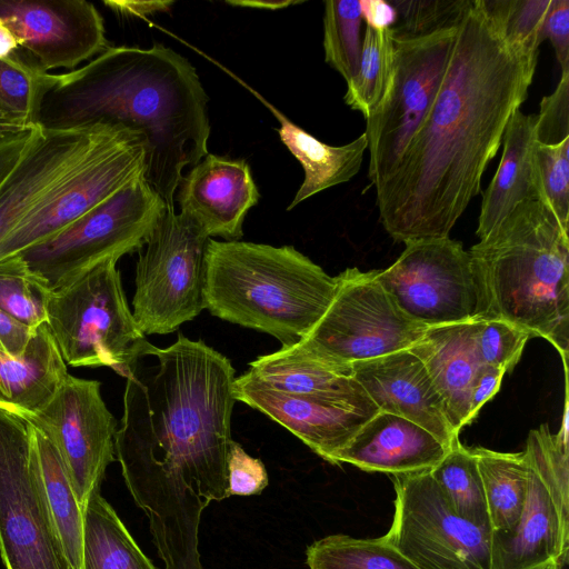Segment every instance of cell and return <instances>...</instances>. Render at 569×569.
Masks as SVG:
<instances>
[{"label":"cell","mask_w":569,"mask_h":569,"mask_svg":"<svg viewBox=\"0 0 569 569\" xmlns=\"http://www.w3.org/2000/svg\"><path fill=\"white\" fill-rule=\"evenodd\" d=\"M478 320H503L550 342L568 370L569 234L539 200L520 203L469 251Z\"/></svg>","instance_id":"277c9868"},{"label":"cell","mask_w":569,"mask_h":569,"mask_svg":"<svg viewBox=\"0 0 569 569\" xmlns=\"http://www.w3.org/2000/svg\"><path fill=\"white\" fill-rule=\"evenodd\" d=\"M54 79L56 73L37 69L19 50L0 60V119L37 126L42 100Z\"/></svg>","instance_id":"836d02e7"},{"label":"cell","mask_w":569,"mask_h":569,"mask_svg":"<svg viewBox=\"0 0 569 569\" xmlns=\"http://www.w3.org/2000/svg\"><path fill=\"white\" fill-rule=\"evenodd\" d=\"M536 67L503 41L483 1L472 0L428 114L376 189L379 218L391 238L407 243L449 237L479 193Z\"/></svg>","instance_id":"6da1fadb"},{"label":"cell","mask_w":569,"mask_h":569,"mask_svg":"<svg viewBox=\"0 0 569 569\" xmlns=\"http://www.w3.org/2000/svg\"><path fill=\"white\" fill-rule=\"evenodd\" d=\"M28 421L54 445L84 509L116 459L117 421L102 399L101 383L68 373L48 405Z\"/></svg>","instance_id":"2e32d148"},{"label":"cell","mask_w":569,"mask_h":569,"mask_svg":"<svg viewBox=\"0 0 569 569\" xmlns=\"http://www.w3.org/2000/svg\"><path fill=\"white\" fill-rule=\"evenodd\" d=\"M176 196L179 213L226 241L241 239L244 218L260 198L246 160L211 153L182 176Z\"/></svg>","instance_id":"d6986e66"},{"label":"cell","mask_w":569,"mask_h":569,"mask_svg":"<svg viewBox=\"0 0 569 569\" xmlns=\"http://www.w3.org/2000/svg\"><path fill=\"white\" fill-rule=\"evenodd\" d=\"M569 138V71L549 96L542 98L537 114L536 139L541 144H556Z\"/></svg>","instance_id":"60d3db41"},{"label":"cell","mask_w":569,"mask_h":569,"mask_svg":"<svg viewBox=\"0 0 569 569\" xmlns=\"http://www.w3.org/2000/svg\"><path fill=\"white\" fill-rule=\"evenodd\" d=\"M352 376L379 411L406 418L446 446L458 441L423 362L409 349L351 365Z\"/></svg>","instance_id":"ffe728a7"},{"label":"cell","mask_w":569,"mask_h":569,"mask_svg":"<svg viewBox=\"0 0 569 569\" xmlns=\"http://www.w3.org/2000/svg\"><path fill=\"white\" fill-rule=\"evenodd\" d=\"M0 19L43 72L74 70L110 47L102 16L87 0H0Z\"/></svg>","instance_id":"e0dca14e"},{"label":"cell","mask_w":569,"mask_h":569,"mask_svg":"<svg viewBox=\"0 0 569 569\" xmlns=\"http://www.w3.org/2000/svg\"><path fill=\"white\" fill-rule=\"evenodd\" d=\"M528 490L520 519L507 535L492 533V569L565 566L569 551L568 401L561 428L530 430L523 450Z\"/></svg>","instance_id":"9c48e42d"},{"label":"cell","mask_w":569,"mask_h":569,"mask_svg":"<svg viewBox=\"0 0 569 569\" xmlns=\"http://www.w3.org/2000/svg\"><path fill=\"white\" fill-rule=\"evenodd\" d=\"M67 375V365L44 323L23 355L11 356L0 347V409L26 420L34 418Z\"/></svg>","instance_id":"484cf974"},{"label":"cell","mask_w":569,"mask_h":569,"mask_svg":"<svg viewBox=\"0 0 569 569\" xmlns=\"http://www.w3.org/2000/svg\"><path fill=\"white\" fill-rule=\"evenodd\" d=\"M81 569H156L100 491L83 511Z\"/></svg>","instance_id":"f1b7e54d"},{"label":"cell","mask_w":569,"mask_h":569,"mask_svg":"<svg viewBox=\"0 0 569 569\" xmlns=\"http://www.w3.org/2000/svg\"><path fill=\"white\" fill-rule=\"evenodd\" d=\"M30 430L57 537L71 568L81 569L84 509L50 438L31 422Z\"/></svg>","instance_id":"83f0119b"},{"label":"cell","mask_w":569,"mask_h":569,"mask_svg":"<svg viewBox=\"0 0 569 569\" xmlns=\"http://www.w3.org/2000/svg\"><path fill=\"white\" fill-rule=\"evenodd\" d=\"M248 371L288 395L368 417L379 412L352 376L351 366L322 360L298 345L258 357L249 363Z\"/></svg>","instance_id":"7402d4cb"},{"label":"cell","mask_w":569,"mask_h":569,"mask_svg":"<svg viewBox=\"0 0 569 569\" xmlns=\"http://www.w3.org/2000/svg\"><path fill=\"white\" fill-rule=\"evenodd\" d=\"M337 280L293 246L209 238L202 299L212 316L279 340L301 341L329 307Z\"/></svg>","instance_id":"5b68a950"},{"label":"cell","mask_w":569,"mask_h":569,"mask_svg":"<svg viewBox=\"0 0 569 569\" xmlns=\"http://www.w3.org/2000/svg\"><path fill=\"white\" fill-rule=\"evenodd\" d=\"M549 39L561 72L569 71V0H551L543 23V40Z\"/></svg>","instance_id":"7bdbcfd3"},{"label":"cell","mask_w":569,"mask_h":569,"mask_svg":"<svg viewBox=\"0 0 569 569\" xmlns=\"http://www.w3.org/2000/svg\"><path fill=\"white\" fill-rule=\"evenodd\" d=\"M238 401L283 426L315 453L336 465V457L371 418L279 391L249 371L234 380Z\"/></svg>","instance_id":"44dd1931"},{"label":"cell","mask_w":569,"mask_h":569,"mask_svg":"<svg viewBox=\"0 0 569 569\" xmlns=\"http://www.w3.org/2000/svg\"><path fill=\"white\" fill-rule=\"evenodd\" d=\"M326 312L297 345L329 362L351 366L410 349L428 329L407 317L381 287L376 270L336 276Z\"/></svg>","instance_id":"8fae6325"},{"label":"cell","mask_w":569,"mask_h":569,"mask_svg":"<svg viewBox=\"0 0 569 569\" xmlns=\"http://www.w3.org/2000/svg\"><path fill=\"white\" fill-rule=\"evenodd\" d=\"M38 124L0 140V184L16 168L37 133Z\"/></svg>","instance_id":"ee69618b"},{"label":"cell","mask_w":569,"mask_h":569,"mask_svg":"<svg viewBox=\"0 0 569 569\" xmlns=\"http://www.w3.org/2000/svg\"><path fill=\"white\" fill-rule=\"evenodd\" d=\"M359 3L366 26L375 29H389L397 21L398 13L389 1L361 0Z\"/></svg>","instance_id":"7dc6e473"},{"label":"cell","mask_w":569,"mask_h":569,"mask_svg":"<svg viewBox=\"0 0 569 569\" xmlns=\"http://www.w3.org/2000/svg\"><path fill=\"white\" fill-rule=\"evenodd\" d=\"M505 373L507 372L503 369L482 366L471 391L469 410L470 423L477 417L482 406L500 389V383Z\"/></svg>","instance_id":"f6af8a7d"},{"label":"cell","mask_w":569,"mask_h":569,"mask_svg":"<svg viewBox=\"0 0 569 569\" xmlns=\"http://www.w3.org/2000/svg\"><path fill=\"white\" fill-rule=\"evenodd\" d=\"M430 475L449 507L461 518L490 527L488 507L476 457L459 440Z\"/></svg>","instance_id":"4dcf8cb0"},{"label":"cell","mask_w":569,"mask_h":569,"mask_svg":"<svg viewBox=\"0 0 569 569\" xmlns=\"http://www.w3.org/2000/svg\"><path fill=\"white\" fill-rule=\"evenodd\" d=\"M482 480L492 533L507 535L517 526L528 490V463L523 451L500 452L470 448Z\"/></svg>","instance_id":"f546056e"},{"label":"cell","mask_w":569,"mask_h":569,"mask_svg":"<svg viewBox=\"0 0 569 569\" xmlns=\"http://www.w3.org/2000/svg\"><path fill=\"white\" fill-rule=\"evenodd\" d=\"M51 292L21 254L0 260V310L13 319L31 329L47 323Z\"/></svg>","instance_id":"e575fe53"},{"label":"cell","mask_w":569,"mask_h":569,"mask_svg":"<svg viewBox=\"0 0 569 569\" xmlns=\"http://www.w3.org/2000/svg\"><path fill=\"white\" fill-rule=\"evenodd\" d=\"M30 128L32 127H28L17 122L0 121V140L9 136L26 131Z\"/></svg>","instance_id":"816d5d0a"},{"label":"cell","mask_w":569,"mask_h":569,"mask_svg":"<svg viewBox=\"0 0 569 569\" xmlns=\"http://www.w3.org/2000/svg\"><path fill=\"white\" fill-rule=\"evenodd\" d=\"M0 556L7 569H72L50 517L30 422L2 409Z\"/></svg>","instance_id":"7c38bea8"},{"label":"cell","mask_w":569,"mask_h":569,"mask_svg":"<svg viewBox=\"0 0 569 569\" xmlns=\"http://www.w3.org/2000/svg\"><path fill=\"white\" fill-rule=\"evenodd\" d=\"M146 141L133 133L80 172L44 208L22 221L0 243V260L61 232L124 184L144 173Z\"/></svg>","instance_id":"ac0fdd59"},{"label":"cell","mask_w":569,"mask_h":569,"mask_svg":"<svg viewBox=\"0 0 569 569\" xmlns=\"http://www.w3.org/2000/svg\"><path fill=\"white\" fill-rule=\"evenodd\" d=\"M164 209L141 174L61 232L18 254L54 290L108 259L141 250Z\"/></svg>","instance_id":"52a82bcc"},{"label":"cell","mask_w":569,"mask_h":569,"mask_svg":"<svg viewBox=\"0 0 569 569\" xmlns=\"http://www.w3.org/2000/svg\"><path fill=\"white\" fill-rule=\"evenodd\" d=\"M37 329L24 326L0 310V347L11 356L26 352Z\"/></svg>","instance_id":"bcb514c9"},{"label":"cell","mask_w":569,"mask_h":569,"mask_svg":"<svg viewBox=\"0 0 569 569\" xmlns=\"http://www.w3.org/2000/svg\"><path fill=\"white\" fill-rule=\"evenodd\" d=\"M537 114L516 110L502 138L499 167L483 192L476 234L481 239L522 202L540 200L535 150Z\"/></svg>","instance_id":"d4e9b609"},{"label":"cell","mask_w":569,"mask_h":569,"mask_svg":"<svg viewBox=\"0 0 569 569\" xmlns=\"http://www.w3.org/2000/svg\"><path fill=\"white\" fill-rule=\"evenodd\" d=\"M393 31L366 26L361 56L355 77L347 83L345 102L365 118L385 96L393 72Z\"/></svg>","instance_id":"d6a6232c"},{"label":"cell","mask_w":569,"mask_h":569,"mask_svg":"<svg viewBox=\"0 0 569 569\" xmlns=\"http://www.w3.org/2000/svg\"><path fill=\"white\" fill-rule=\"evenodd\" d=\"M503 41L520 56L537 62L543 23L551 0H482Z\"/></svg>","instance_id":"d590c367"},{"label":"cell","mask_w":569,"mask_h":569,"mask_svg":"<svg viewBox=\"0 0 569 569\" xmlns=\"http://www.w3.org/2000/svg\"><path fill=\"white\" fill-rule=\"evenodd\" d=\"M361 22L359 0L325 1V60L347 83L355 77L360 62Z\"/></svg>","instance_id":"8d00e7d4"},{"label":"cell","mask_w":569,"mask_h":569,"mask_svg":"<svg viewBox=\"0 0 569 569\" xmlns=\"http://www.w3.org/2000/svg\"><path fill=\"white\" fill-rule=\"evenodd\" d=\"M133 133L138 132L102 124L66 130L38 126L33 142L0 184V243Z\"/></svg>","instance_id":"9a60e30c"},{"label":"cell","mask_w":569,"mask_h":569,"mask_svg":"<svg viewBox=\"0 0 569 569\" xmlns=\"http://www.w3.org/2000/svg\"><path fill=\"white\" fill-rule=\"evenodd\" d=\"M450 448L417 423L379 411L338 453L336 465L390 476L416 473L431 470Z\"/></svg>","instance_id":"603a6c76"},{"label":"cell","mask_w":569,"mask_h":569,"mask_svg":"<svg viewBox=\"0 0 569 569\" xmlns=\"http://www.w3.org/2000/svg\"><path fill=\"white\" fill-rule=\"evenodd\" d=\"M47 325L66 365L106 366L124 378L151 345L129 308L113 259L52 290Z\"/></svg>","instance_id":"8992f818"},{"label":"cell","mask_w":569,"mask_h":569,"mask_svg":"<svg viewBox=\"0 0 569 569\" xmlns=\"http://www.w3.org/2000/svg\"><path fill=\"white\" fill-rule=\"evenodd\" d=\"M395 515L382 539L419 569H492V530L459 517L430 470L391 476Z\"/></svg>","instance_id":"4fadbf2b"},{"label":"cell","mask_w":569,"mask_h":569,"mask_svg":"<svg viewBox=\"0 0 569 569\" xmlns=\"http://www.w3.org/2000/svg\"><path fill=\"white\" fill-rule=\"evenodd\" d=\"M114 12L122 16L144 17L157 12L169 11L173 1H128V0H110L104 1Z\"/></svg>","instance_id":"c3c4849f"},{"label":"cell","mask_w":569,"mask_h":569,"mask_svg":"<svg viewBox=\"0 0 569 569\" xmlns=\"http://www.w3.org/2000/svg\"><path fill=\"white\" fill-rule=\"evenodd\" d=\"M472 0H391L402 23L396 30L421 36L458 26Z\"/></svg>","instance_id":"f35d334b"},{"label":"cell","mask_w":569,"mask_h":569,"mask_svg":"<svg viewBox=\"0 0 569 569\" xmlns=\"http://www.w3.org/2000/svg\"><path fill=\"white\" fill-rule=\"evenodd\" d=\"M208 96L187 58L160 43L109 47L79 69L56 73L38 126L124 127L146 141L143 177L174 209L182 171L208 154Z\"/></svg>","instance_id":"7a4b0ae2"},{"label":"cell","mask_w":569,"mask_h":569,"mask_svg":"<svg viewBox=\"0 0 569 569\" xmlns=\"http://www.w3.org/2000/svg\"><path fill=\"white\" fill-rule=\"evenodd\" d=\"M540 200L569 231V138L556 144H536Z\"/></svg>","instance_id":"74e56055"},{"label":"cell","mask_w":569,"mask_h":569,"mask_svg":"<svg viewBox=\"0 0 569 569\" xmlns=\"http://www.w3.org/2000/svg\"><path fill=\"white\" fill-rule=\"evenodd\" d=\"M563 567L557 563H549L537 569H562Z\"/></svg>","instance_id":"f5cc1de1"},{"label":"cell","mask_w":569,"mask_h":569,"mask_svg":"<svg viewBox=\"0 0 569 569\" xmlns=\"http://www.w3.org/2000/svg\"><path fill=\"white\" fill-rule=\"evenodd\" d=\"M18 50L19 44L13 32L0 19V60L8 59Z\"/></svg>","instance_id":"681fc988"},{"label":"cell","mask_w":569,"mask_h":569,"mask_svg":"<svg viewBox=\"0 0 569 569\" xmlns=\"http://www.w3.org/2000/svg\"><path fill=\"white\" fill-rule=\"evenodd\" d=\"M306 557L309 569H419L382 537L330 535L311 543Z\"/></svg>","instance_id":"1f68e13d"},{"label":"cell","mask_w":569,"mask_h":569,"mask_svg":"<svg viewBox=\"0 0 569 569\" xmlns=\"http://www.w3.org/2000/svg\"><path fill=\"white\" fill-rule=\"evenodd\" d=\"M481 320L428 328L409 349L425 365L456 435L470 423V397L482 368L477 347Z\"/></svg>","instance_id":"cb8c5ba5"},{"label":"cell","mask_w":569,"mask_h":569,"mask_svg":"<svg viewBox=\"0 0 569 569\" xmlns=\"http://www.w3.org/2000/svg\"><path fill=\"white\" fill-rule=\"evenodd\" d=\"M209 237L166 208L139 253L132 315L143 335H168L193 320L202 299Z\"/></svg>","instance_id":"30bf717a"},{"label":"cell","mask_w":569,"mask_h":569,"mask_svg":"<svg viewBox=\"0 0 569 569\" xmlns=\"http://www.w3.org/2000/svg\"><path fill=\"white\" fill-rule=\"evenodd\" d=\"M405 244L390 267L376 270L399 309L426 328L478 321L471 259L461 243L445 237Z\"/></svg>","instance_id":"5bb4252c"},{"label":"cell","mask_w":569,"mask_h":569,"mask_svg":"<svg viewBox=\"0 0 569 569\" xmlns=\"http://www.w3.org/2000/svg\"><path fill=\"white\" fill-rule=\"evenodd\" d=\"M242 84L276 117L280 124L278 133L281 142L303 169V181L287 210L326 189L351 180L359 172L365 151L368 149L365 132L343 146L327 144L289 120L257 91Z\"/></svg>","instance_id":"4316f807"},{"label":"cell","mask_w":569,"mask_h":569,"mask_svg":"<svg viewBox=\"0 0 569 569\" xmlns=\"http://www.w3.org/2000/svg\"><path fill=\"white\" fill-rule=\"evenodd\" d=\"M530 338L523 329L503 320H481L477 347L483 366L511 371Z\"/></svg>","instance_id":"ab89813d"},{"label":"cell","mask_w":569,"mask_h":569,"mask_svg":"<svg viewBox=\"0 0 569 569\" xmlns=\"http://www.w3.org/2000/svg\"><path fill=\"white\" fill-rule=\"evenodd\" d=\"M459 24L411 36L392 27V78L366 118L368 178L375 189L392 174L428 114L448 68Z\"/></svg>","instance_id":"ba28073f"},{"label":"cell","mask_w":569,"mask_h":569,"mask_svg":"<svg viewBox=\"0 0 569 569\" xmlns=\"http://www.w3.org/2000/svg\"><path fill=\"white\" fill-rule=\"evenodd\" d=\"M228 495H259L268 486L269 479L264 463L248 455L232 440L227 461Z\"/></svg>","instance_id":"b9f144b4"},{"label":"cell","mask_w":569,"mask_h":569,"mask_svg":"<svg viewBox=\"0 0 569 569\" xmlns=\"http://www.w3.org/2000/svg\"><path fill=\"white\" fill-rule=\"evenodd\" d=\"M228 4L231 6H238V7H247V8H254V9H266V10H278V9H284L291 4L299 3V1H290V0H263V1H257V0H233V1H227Z\"/></svg>","instance_id":"f907efd6"},{"label":"cell","mask_w":569,"mask_h":569,"mask_svg":"<svg viewBox=\"0 0 569 569\" xmlns=\"http://www.w3.org/2000/svg\"><path fill=\"white\" fill-rule=\"evenodd\" d=\"M234 380L230 360L202 340L179 333L167 348L150 345L126 378L120 466L172 468L206 501L229 498Z\"/></svg>","instance_id":"3957f363"}]
</instances>
